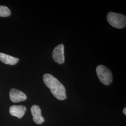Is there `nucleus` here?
Returning <instances> with one entry per match:
<instances>
[{
  "label": "nucleus",
  "instance_id": "obj_1",
  "mask_svg": "<svg viewBox=\"0 0 126 126\" xmlns=\"http://www.w3.org/2000/svg\"><path fill=\"white\" fill-rule=\"evenodd\" d=\"M43 80L46 86L50 89L56 99L63 100L67 98L65 88L57 79L50 74L45 73L43 76Z\"/></svg>",
  "mask_w": 126,
  "mask_h": 126
},
{
  "label": "nucleus",
  "instance_id": "obj_2",
  "mask_svg": "<svg viewBox=\"0 0 126 126\" xmlns=\"http://www.w3.org/2000/svg\"><path fill=\"white\" fill-rule=\"evenodd\" d=\"M108 23L113 27L117 29H122L126 27V16L114 12H109L107 15Z\"/></svg>",
  "mask_w": 126,
  "mask_h": 126
},
{
  "label": "nucleus",
  "instance_id": "obj_3",
  "mask_svg": "<svg viewBox=\"0 0 126 126\" xmlns=\"http://www.w3.org/2000/svg\"><path fill=\"white\" fill-rule=\"evenodd\" d=\"M96 73L100 82L106 86L109 85L113 81V75L110 70L105 66L99 65L96 68Z\"/></svg>",
  "mask_w": 126,
  "mask_h": 126
},
{
  "label": "nucleus",
  "instance_id": "obj_4",
  "mask_svg": "<svg viewBox=\"0 0 126 126\" xmlns=\"http://www.w3.org/2000/svg\"><path fill=\"white\" fill-rule=\"evenodd\" d=\"M64 45L60 44L54 48L52 53V58L54 61L59 64H63L64 62Z\"/></svg>",
  "mask_w": 126,
  "mask_h": 126
},
{
  "label": "nucleus",
  "instance_id": "obj_5",
  "mask_svg": "<svg viewBox=\"0 0 126 126\" xmlns=\"http://www.w3.org/2000/svg\"><path fill=\"white\" fill-rule=\"evenodd\" d=\"M10 100L15 103L19 102L25 100L27 99V96L23 92L12 88L9 92Z\"/></svg>",
  "mask_w": 126,
  "mask_h": 126
},
{
  "label": "nucleus",
  "instance_id": "obj_6",
  "mask_svg": "<svg viewBox=\"0 0 126 126\" xmlns=\"http://www.w3.org/2000/svg\"><path fill=\"white\" fill-rule=\"evenodd\" d=\"M31 113L33 121L37 124H41L45 122V119L42 115L41 110L38 106H32L31 108Z\"/></svg>",
  "mask_w": 126,
  "mask_h": 126
},
{
  "label": "nucleus",
  "instance_id": "obj_7",
  "mask_svg": "<svg viewBox=\"0 0 126 126\" xmlns=\"http://www.w3.org/2000/svg\"><path fill=\"white\" fill-rule=\"evenodd\" d=\"M26 111V107L22 105H14L10 107L9 108L10 114L12 116L17 117L19 119L23 116Z\"/></svg>",
  "mask_w": 126,
  "mask_h": 126
},
{
  "label": "nucleus",
  "instance_id": "obj_8",
  "mask_svg": "<svg viewBox=\"0 0 126 126\" xmlns=\"http://www.w3.org/2000/svg\"><path fill=\"white\" fill-rule=\"evenodd\" d=\"M0 60L6 64L13 65L18 63L19 59L7 54L0 53Z\"/></svg>",
  "mask_w": 126,
  "mask_h": 126
},
{
  "label": "nucleus",
  "instance_id": "obj_9",
  "mask_svg": "<svg viewBox=\"0 0 126 126\" xmlns=\"http://www.w3.org/2000/svg\"><path fill=\"white\" fill-rule=\"evenodd\" d=\"M11 15V11L7 7L0 6V17H8Z\"/></svg>",
  "mask_w": 126,
  "mask_h": 126
},
{
  "label": "nucleus",
  "instance_id": "obj_10",
  "mask_svg": "<svg viewBox=\"0 0 126 126\" xmlns=\"http://www.w3.org/2000/svg\"><path fill=\"white\" fill-rule=\"evenodd\" d=\"M126 108H124V109H123V113L125 115H126Z\"/></svg>",
  "mask_w": 126,
  "mask_h": 126
}]
</instances>
